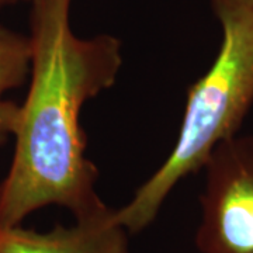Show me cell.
<instances>
[{"label":"cell","instance_id":"obj_1","mask_svg":"<svg viewBox=\"0 0 253 253\" xmlns=\"http://www.w3.org/2000/svg\"><path fill=\"white\" fill-rule=\"evenodd\" d=\"M72 1L31 0L30 86L0 180V226L23 225L48 206L66 208L73 218L107 207L97 193V166L86 154L81 113L117 82L123 44L110 34L76 36Z\"/></svg>","mask_w":253,"mask_h":253},{"label":"cell","instance_id":"obj_2","mask_svg":"<svg viewBox=\"0 0 253 253\" xmlns=\"http://www.w3.org/2000/svg\"><path fill=\"white\" fill-rule=\"evenodd\" d=\"M221 44L211 66L187 90L177 139L156 172L145 180L117 219L138 234L158 217L172 190L203 170L218 145L239 134L253 106V0H211Z\"/></svg>","mask_w":253,"mask_h":253},{"label":"cell","instance_id":"obj_3","mask_svg":"<svg viewBox=\"0 0 253 253\" xmlns=\"http://www.w3.org/2000/svg\"><path fill=\"white\" fill-rule=\"evenodd\" d=\"M203 170L200 253H253V135L218 145Z\"/></svg>","mask_w":253,"mask_h":253},{"label":"cell","instance_id":"obj_4","mask_svg":"<svg viewBox=\"0 0 253 253\" xmlns=\"http://www.w3.org/2000/svg\"><path fill=\"white\" fill-rule=\"evenodd\" d=\"M0 253H129V232L107 206L49 231L0 226Z\"/></svg>","mask_w":253,"mask_h":253},{"label":"cell","instance_id":"obj_5","mask_svg":"<svg viewBox=\"0 0 253 253\" xmlns=\"http://www.w3.org/2000/svg\"><path fill=\"white\" fill-rule=\"evenodd\" d=\"M31 44L28 36L0 24V146L14 134L20 104L6 99V93L24 84L30 76Z\"/></svg>","mask_w":253,"mask_h":253},{"label":"cell","instance_id":"obj_6","mask_svg":"<svg viewBox=\"0 0 253 253\" xmlns=\"http://www.w3.org/2000/svg\"><path fill=\"white\" fill-rule=\"evenodd\" d=\"M21 1H26V0H0V10L10 7V6H14L17 3H21Z\"/></svg>","mask_w":253,"mask_h":253}]
</instances>
